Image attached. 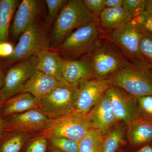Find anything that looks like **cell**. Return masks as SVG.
I'll return each instance as SVG.
<instances>
[{"instance_id":"1","label":"cell","mask_w":152,"mask_h":152,"mask_svg":"<svg viewBox=\"0 0 152 152\" xmlns=\"http://www.w3.org/2000/svg\"><path fill=\"white\" fill-rule=\"evenodd\" d=\"M96 21L83 0H70L63 6L56 18L52 38L58 47L71 33L79 28Z\"/></svg>"},{"instance_id":"2","label":"cell","mask_w":152,"mask_h":152,"mask_svg":"<svg viewBox=\"0 0 152 152\" xmlns=\"http://www.w3.org/2000/svg\"><path fill=\"white\" fill-rule=\"evenodd\" d=\"M101 39L100 31L95 21L71 33L57 48L68 56L82 58L91 54Z\"/></svg>"},{"instance_id":"3","label":"cell","mask_w":152,"mask_h":152,"mask_svg":"<svg viewBox=\"0 0 152 152\" xmlns=\"http://www.w3.org/2000/svg\"><path fill=\"white\" fill-rule=\"evenodd\" d=\"M109 79L111 84L136 98L152 96V74L149 68L131 64Z\"/></svg>"},{"instance_id":"4","label":"cell","mask_w":152,"mask_h":152,"mask_svg":"<svg viewBox=\"0 0 152 152\" xmlns=\"http://www.w3.org/2000/svg\"><path fill=\"white\" fill-rule=\"evenodd\" d=\"M78 88L63 84L45 96L37 100V108L50 119L73 111Z\"/></svg>"},{"instance_id":"5","label":"cell","mask_w":152,"mask_h":152,"mask_svg":"<svg viewBox=\"0 0 152 152\" xmlns=\"http://www.w3.org/2000/svg\"><path fill=\"white\" fill-rule=\"evenodd\" d=\"M95 78L109 79L120 69L132 64L112 43L101 40L90 55Z\"/></svg>"},{"instance_id":"6","label":"cell","mask_w":152,"mask_h":152,"mask_svg":"<svg viewBox=\"0 0 152 152\" xmlns=\"http://www.w3.org/2000/svg\"><path fill=\"white\" fill-rule=\"evenodd\" d=\"M91 128L86 116L75 111L50 121L41 134L47 138L62 137L79 142Z\"/></svg>"},{"instance_id":"7","label":"cell","mask_w":152,"mask_h":152,"mask_svg":"<svg viewBox=\"0 0 152 152\" xmlns=\"http://www.w3.org/2000/svg\"><path fill=\"white\" fill-rule=\"evenodd\" d=\"M50 45L46 33L41 26L35 22L21 35L13 54L7 58L5 66L35 56L44 50H48Z\"/></svg>"},{"instance_id":"8","label":"cell","mask_w":152,"mask_h":152,"mask_svg":"<svg viewBox=\"0 0 152 152\" xmlns=\"http://www.w3.org/2000/svg\"><path fill=\"white\" fill-rule=\"evenodd\" d=\"M141 33L136 28L133 19L113 30L112 42L121 49L133 64L151 69V65L141 54L140 43Z\"/></svg>"},{"instance_id":"9","label":"cell","mask_w":152,"mask_h":152,"mask_svg":"<svg viewBox=\"0 0 152 152\" xmlns=\"http://www.w3.org/2000/svg\"><path fill=\"white\" fill-rule=\"evenodd\" d=\"M37 55L20 61L10 66L5 75V81L0 91V99L2 103L20 93L28 79L37 70Z\"/></svg>"},{"instance_id":"10","label":"cell","mask_w":152,"mask_h":152,"mask_svg":"<svg viewBox=\"0 0 152 152\" xmlns=\"http://www.w3.org/2000/svg\"><path fill=\"white\" fill-rule=\"evenodd\" d=\"M110 85L109 78H94L83 83L78 88L74 111L84 116L86 115L99 102Z\"/></svg>"},{"instance_id":"11","label":"cell","mask_w":152,"mask_h":152,"mask_svg":"<svg viewBox=\"0 0 152 152\" xmlns=\"http://www.w3.org/2000/svg\"><path fill=\"white\" fill-rule=\"evenodd\" d=\"M106 94L119 122L127 124L140 116L137 98L111 84Z\"/></svg>"},{"instance_id":"12","label":"cell","mask_w":152,"mask_h":152,"mask_svg":"<svg viewBox=\"0 0 152 152\" xmlns=\"http://www.w3.org/2000/svg\"><path fill=\"white\" fill-rule=\"evenodd\" d=\"M95 78L90 55L80 59L63 60L60 81L78 88L84 82Z\"/></svg>"},{"instance_id":"13","label":"cell","mask_w":152,"mask_h":152,"mask_svg":"<svg viewBox=\"0 0 152 152\" xmlns=\"http://www.w3.org/2000/svg\"><path fill=\"white\" fill-rule=\"evenodd\" d=\"M4 121V128L10 131H18L28 134L42 132L50 119L37 108L9 116Z\"/></svg>"},{"instance_id":"14","label":"cell","mask_w":152,"mask_h":152,"mask_svg":"<svg viewBox=\"0 0 152 152\" xmlns=\"http://www.w3.org/2000/svg\"><path fill=\"white\" fill-rule=\"evenodd\" d=\"M86 116L91 128L101 131L104 134L119 122L106 92Z\"/></svg>"},{"instance_id":"15","label":"cell","mask_w":152,"mask_h":152,"mask_svg":"<svg viewBox=\"0 0 152 152\" xmlns=\"http://www.w3.org/2000/svg\"><path fill=\"white\" fill-rule=\"evenodd\" d=\"M40 7V2L37 0L22 1L11 25V32L14 38L18 37L35 23Z\"/></svg>"},{"instance_id":"16","label":"cell","mask_w":152,"mask_h":152,"mask_svg":"<svg viewBox=\"0 0 152 152\" xmlns=\"http://www.w3.org/2000/svg\"><path fill=\"white\" fill-rule=\"evenodd\" d=\"M126 139L139 148L152 142V120L139 116L127 124Z\"/></svg>"},{"instance_id":"17","label":"cell","mask_w":152,"mask_h":152,"mask_svg":"<svg viewBox=\"0 0 152 152\" xmlns=\"http://www.w3.org/2000/svg\"><path fill=\"white\" fill-rule=\"evenodd\" d=\"M63 84L53 77L37 70L25 83L20 93H29L37 100Z\"/></svg>"},{"instance_id":"18","label":"cell","mask_w":152,"mask_h":152,"mask_svg":"<svg viewBox=\"0 0 152 152\" xmlns=\"http://www.w3.org/2000/svg\"><path fill=\"white\" fill-rule=\"evenodd\" d=\"M37 99L27 93H21L10 98L2 104L1 109L2 117L20 113L31 109L37 108Z\"/></svg>"},{"instance_id":"19","label":"cell","mask_w":152,"mask_h":152,"mask_svg":"<svg viewBox=\"0 0 152 152\" xmlns=\"http://www.w3.org/2000/svg\"><path fill=\"white\" fill-rule=\"evenodd\" d=\"M38 71L52 76L60 81V74L64 58L57 53L44 50L37 55Z\"/></svg>"},{"instance_id":"20","label":"cell","mask_w":152,"mask_h":152,"mask_svg":"<svg viewBox=\"0 0 152 152\" xmlns=\"http://www.w3.org/2000/svg\"><path fill=\"white\" fill-rule=\"evenodd\" d=\"M99 16L101 26L107 31H113L132 19L129 13L122 7L105 8Z\"/></svg>"},{"instance_id":"21","label":"cell","mask_w":152,"mask_h":152,"mask_svg":"<svg viewBox=\"0 0 152 152\" xmlns=\"http://www.w3.org/2000/svg\"><path fill=\"white\" fill-rule=\"evenodd\" d=\"M127 124L119 122L104 135L103 152H118L126 139Z\"/></svg>"},{"instance_id":"22","label":"cell","mask_w":152,"mask_h":152,"mask_svg":"<svg viewBox=\"0 0 152 152\" xmlns=\"http://www.w3.org/2000/svg\"><path fill=\"white\" fill-rule=\"evenodd\" d=\"M19 1L0 0V43L7 42L10 24Z\"/></svg>"},{"instance_id":"23","label":"cell","mask_w":152,"mask_h":152,"mask_svg":"<svg viewBox=\"0 0 152 152\" xmlns=\"http://www.w3.org/2000/svg\"><path fill=\"white\" fill-rule=\"evenodd\" d=\"M104 134L91 129L79 142V152H103Z\"/></svg>"},{"instance_id":"24","label":"cell","mask_w":152,"mask_h":152,"mask_svg":"<svg viewBox=\"0 0 152 152\" xmlns=\"http://www.w3.org/2000/svg\"><path fill=\"white\" fill-rule=\"evenodd\" d=\"M30 134L12 131L4 138L0 145V152H20L30 138Z\"/></svg>"},{"instance_id":"25","label":"cell","mask_w":152,"mask_h":152,"mask_svg":"<svg viewBox=\"0 0 152 152\" xmlns=\"http://www.w3.org/2000/svg\"><path fill=\"white\" fill-rule=\"evenodd\" d=\"M48 139L52 148L62 152H79V142L62 137H51Z\"/></svg>"},{"instance_id":"26","label":"cell","mask_w":152,"mask_h":152,"mask_svg":"<svg viewBox=\"0 0 152 152\" xmlns=\"http://www.w3.org/2000/svg\"><path fill=\"white\" fill-rule=\"evenodd\" d=\"M48 139L40 134L28 140L25 152H47Z\"/></svg>"},{"instance_id":"27","label":"cell","mask_w":152,"mask_h":152,"mask_svg":"<svg viewBox=\"0 0 152 152\" xmlns=\"http://www.w3.org/2000/svg\"><path fill=\"white\" fill-rule=\"evenodd\" d=\"M133 20L139 32L152 34V15L145 11Z\"/></svg>"},{"instance_id":"28","label":"cell","mask_w":152,"mask_h":152,"mask_svg":"<svg viewBox=\"0 0 152 152\" xmlns=\"http://www.w3.org/2000/svg\"><path fill=\"white\" fill-rule=\"evenodd\" d=\"M141 54L145 60L152 65V34L146 33H141L140 43Z\"/></svg>"},{"instance_id":"29","label":"cell","mask_w":152,"mask_h":152,"mask_svg":"<svg viewBox=\"0 0 152 152\" xmlns=\"http://www.w3.org/2000/svg\"><path fill=\"white\" fill-rule=\"evenodd\" d=\"M147 0H124L122 7L130 14L132 19L135 18L145 11Z\"/></svg>"},{"instance_id":"30","label":"cell","mask_w":152,"mask_h":152,"mask_svg":"<svg viewBox=\"0 0 152 152\" xmlns=\"http://www.w3.org/2000/svg\"><path fill=\"white\" fill-rule=\"evenodd\" d=\"M67 1L65 0H46L48 6V15L46 21V27L48 28L51 25L54 20L56 18L57 14Z\"/></svg>"},{"instance_id":"31","label":"cell","mask_w":152,"mask_h":152,"mask_svg":"<svg viewBox=\"0 0 152 152\" xmlns=\"http://www.w3.org/2000/svg\"><path fill=\"white\" fill-rule=\"evenodd\" d=\"M137 98L140 116L152 120V96Z\"/></svg>"},{"instance_id":"32","label":"cell","mask_w":152,"mask_h":152,"mask_svg":"<svg viewBox=\"0 0 152 152\" xmlns=\"http://www.w3.org/2000/svg\"><path fill=\"white\" fill-rule=\"evenodd\" d=\"M85 5L91 13L96 17L99 16L101 13L105 8V0H83Z\"/></svg>"},{"instance_id":"33","label":"cell","mask_w":152,"mask_h":152,"mask_svg":"<svg viewBox=\"0 0 152 152\" xmlns=\"http://www.w3.org/2000/svg\"><path fill=\"white\" fill-rule=\"evenodd\" d=\"M15 48L13 45L8 42L1 43V57L8 58L13 53Z\"/></svg>"},{"instance_id":"34","label":"cell","mask_w":152,"mask_h":152,"mask_svg":"<svg viewBox=\"0 0 152 152\" xmlns=\"http://www.w3.org/2000/svg\"><path fill=\"white\" fill-rule=\"evenodd\" d=\"M124 0H105L106 8H116L122 7Z\"/></svg>"},{"instance_id":"35","label":"cell","mask_w":152,"mask_h":152,"mask_svg":"<svg viewBox=\"0 0 152 152\" xmlns=\"http://www.w3.org/2000/svg\"><path fill=\"white\" fill-rule=\"evenodd\" d=\"M132 152H152V146L151 144L145 145L140 148Z\"/></svg>"},{"instance_id":"36","label":"cell","mask_w":152,"mask_h":152,"mask_svg":"<svg viewBox=\"0 0 152 152\" xmlns=\"http://www.w3.org/2000/svg\"><path fill=\"white\" fill-rule=\"evenodd\" d=\"M2 103L1 102L0 99V135L1 133L4 130V128L5 121L2 118L1 115V109L2 105Z\"/></svg>"},{"instance_id":"37","label":"cell","mask_w":152,"mask_h":152,"mask_svg":"<svg viewBox=\"0 0 152 152\" xmlns=\"http://www.w3.org/2000/svg\"><path fill=\"white\" fill-rule=\"evenodd\" d=\"M145 11L151 15H152V0L147 1Z\"/></svg>"},{"instance_id":"38","label":"cell","mask_w":152,"mask_h":152,"mask_svg":"<svg viewBox=\"0 0 152 152\" xmlns=\"http://www.w3.org/2000/svg\"><path fill=\"white\" fill-rule=\"evenodd\" d=\"M5 81V75L3 73L2 69L0 66V91L4 84Z\"/></svg>"},{"instance_id":"39","label":"cell","mask_w":152,"mask_h":152,"mask_svg":"<svg viewBox=\"0 0 152 152\" xmlns=\"http://www.w3.org/2000/svg\"><path fill=\"white\" fill-rule=\"evenodd\" d=\"M50 152H62L61 151H58V150H56V149H55L52 148H51V149Z\"/></svg>"},{"instance_id":"40","label":"cell","mask_w":152,"mask_h":152,"mask_svg":"<svg viewBox=\"0 0 152 152\" xmlns=\"http://www.w3.org/2000/svg\"><path fill=\"white\" fill-rule=\"evenodd\" d=\"M1 43H0V57H1Z\"/></svg>"},{"instance_id":"41","label":"cell","mask_w":152,"mask_h":152,"mask_svg":"<svg viewBox=\"0 0 152 152\" xmlns=\"http://www.w3.org/2000/svg\"><path fill=\"white\" fill-rule=\"evenodd\" d=\"M150 70H151V72L152 74V65H151V69H150Z\"/></svg>"},{"instance_id":"42","label":"cell","mask_w":152,"mask_h":152,"mask_svg":"<svg viewBox=\"0 0 152 152\" xmlns=\"http://www.w3.org/2000/svg\"><path fill=\"white\" fill-rule=\"evenodd\" d=\"M151 144V146H152V142H151V144Z\"/></svg>"}]
</instances>
